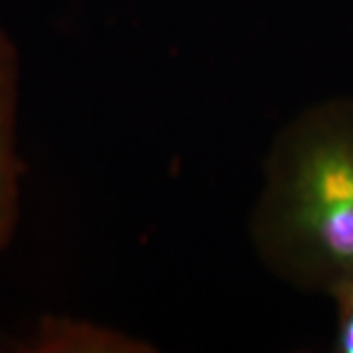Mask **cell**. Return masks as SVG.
<instances>
[{"label":"cell","instance_id":"6da1fadb","mask_svg":"<svg viewBox=\"0 0 353 353\" xmlns=\"http://www.w3.org/2000/svg\"><path fill=\"white\" fill-rule=\"evenodd\" d=\"M257 259L328 296L353 277V99L316 102L277 132L250 216Z\"/></svg>","mask_w":353,"mask_h":353},{"label":"cell","instance_id":"7a4b0ae2","mask_svg":"<svg viewBox=\"0 0 353 353\" xmlns=\"http://www.w3.org/2000/svg\"><path fill=\"white\" fill-rule=\"evenodd\" d=\"M18 102L20 55L12 38L0 28V253L12 241L20 218Z\"/></svg>","mask_w":353,"mask_h":353},{"label":"cell","instance_id":"3957f363","mask_svg":"<svg viewBox=\"0 0 353 353\" xmlns=\"http://www.w3.org/2000/svg\"><path fill=\"white\" fill-rule=\"evenodd\" d=\"M32 353H138L141 341L69 316H43L38 326L18 341Z\"/></svg>","mask_w":353,"mask_h":353},{"label":"cell","instance_id":"277c9868","mask_svg":"<svg viewBox=\"0 0 353 353\" xmlns=\"http://www.w3.org/2000/svg\"><path fill=\"white\" fill-rule=\"evenodd\" d=\"M328 296L336 304L334 352L353 353V277L343 281Z\"/></svg>","mask_w":353,"mask_h":353}]
</instances>
